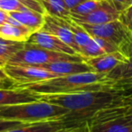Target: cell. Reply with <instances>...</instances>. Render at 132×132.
I'll use <instances>...</instances> for the list:
<instances>
[{
  "label": "cell",
  "instance_id": "cell-1",
  "mask_svg": "<svg viewBox=\"0 0 132 132\" xmlns=\"http://www.w3.org/2000/svg\"><path fill=\"white\" fill-rule=\"evenodd\" d=\"M121 97L117 90L103 89L67 94L42 95L39 96V99L62 107L80 119L88 120L96 112L114 104Z\"/></svg>",
  "mask_w": 132,
  "mask_h": 132
},
{
  "label": "cell",
  "instance_id": "cell-2",
  "mask_svg": "<svg viewBox=\"0 0 132 132\" xmlns=\"http://www.w3.org/2000/svg\"><path fill=\"white\" fill-rule=\"evenodd\" d=\"M21 87L29 90L36 95H55L73 92L110 89V81L106 74L96 72H83L72 75L57 76L53 79Z\"/></svg>",
  "mask_w": 132,
  "mask_h": 132
},
{
  "label": "cell",
  "instance_id": "cell-3",
  "mask_svg": "<svg viewBox=\"0 0 132 132\" xmlns=\"http://www.w3.org/2000/svg\"><path fill=\"white\" fill-rule=\"evenodd\" d=\"M70 114L72 113L66 109L42 100L0 107V119L24 123L56 119Z\"/></svg>",
  "mask_w": 132,
  "mask_h": 132
},
{
  "label": "cell",
  "instance_id": "cell-4",
  "mask_svg": "<svg viewBox=\"0 0 132 132\" xmlns=\"http://www.w3.org/2000/svg\"><path fill=\"white\" fill-rule=\"evenodd\" d=\"M60 61L82 62L84 59L81 55H71L67 53H55L26 42L24 47L12 57L8 63L15 65L38 66L50 62H60Z\"/></svg>",
  "mask_w": 132,
  "mask_h": 132
},
{
  "label": "cell",
  "instance_id": "cell-5",
  "mask_svg": "<svg viewBox=\"0 0 132 132\" xmlns=\"http://www.w3.org/2000/svg\"><path fill=\"white\" fill-rule=\"evenodd\" d=\"M92 37L104 39L116 45L119 50L127 44L132 38V32L119 20L101 24H80Z\"/></svg>",
  "mask_w": 132,
  "mask_h": 132
},
{
  "label": "cell",
  "instance_id": "cell-6",
  "mask_svg": "<svg viewBox=\"0 0 132 132\" xmlns=\"http://www.w3.org/2000/svg\"><path fill=\"white\" fill-rule=\"evenodd\" d=\"M86 123L87 120L80 119L74 114H70L56 119L24 123L18 128H12L4 132H60L83 126Z\"/></svg>",
  "mask_w": 132,
  "mask_h": 132
},
{
  "label": "cell",
  "instance_id": "cell-7",
  "mask_svg": "<svg viewBox=\"0 0 132 132\" xmlns=\"http://www.w3.org/2000/svg\"><path fill=\"white\" fill-rule=\"evenodd\" d=\"M6 75L15 83V86L34 84L57 77L55 74L37 66L6 64L3 67Z\"/></svg>",
  "mask_w": 132,
  "mask_h": 132
},
{
  "label": "cell",
  "instance_id": "cell-8",
  "mask_svg": "<svg viewBox=\"0 0 132 132\" xmlns=\"http://www.w3.org/2000/svg\"><path fill=\"white\" fill-rule=\"evenodd\" d=\"M68 21L69 20H65V19L60 18V17L52 16V15L45 14L44 22L41 30L53 35H55L66 44L71 46L78 54H80V48L78 47L74 41L73 34L71 31Z\"/></svg>",
  "mask_w": 132,
  "mask_h": 132
},
{
  "label": "cell",
  "instance_id": "cell-9",
  "mask_svg": "<svg viewBox=\"0 0 132 132\" xmlns=\"http://www.w3.org/2000/svg\"><path fill=\"white\" fill-rule=\"evenodd\" d=\"M119 12L109 2V0L101 1L100 6L94 11L84 15H71V19L79 24H101L119 20Z\"/></svg>",
  "mask_w": 132,
  "mask_h": 132
},
{
  "label": "cell",
  "instance_id": "cell-10",
  "mask_svg": "<svg viewBox=\"0 0 132 132\" xmlns=\"http://www.w3.org/2000/svg\"><path fill=\"white\" fill-rule=\"evenodd\" d=\"M26 42L37 45L39 47H42L44 49L55 52V53H67L71 55H80L71 46L66 44L58 37L46 33L43 30H39V31L33 33Z\"/></svg>",
  "mask_w": 132,
  "mask_h": 132
},
{
  "label": "cell",
  "instance_id": "cell-11",
  "mask_svg": "<svg viewBox=\"0 0 132 132\" xmlns=\"http://www.w3.org/2000/svg\"><path fill=\"white\" fill-rule=\"evenodd\" d=\"M37 67L55 74L56 76L72 75V74L83 73V72H94L84 61L82 62H71V61H60L50 63L38 65Z\"/></svg>",
  "mask_w": 132,
  "mask_h": 132
},
{
  "label": "cell",
  "instance_id": "cell-12",
  "mask_svg": "<svg viewBox=\"0 0 132 132\" xmlns=\"http://www.w3.org/2000/svg\"><path fill=\"white\" fill-rule=\"evenodd\" d=\"M39 96L21 87L0 88V107L39 101Z\"/></svg>",
  "mask_w": 132,
  "mask_h": 132
},
{
  "label": "cell",
  "instance_id": "cell-13",
  "mask_svg": "<svg viewBox=\"0 0 132 132\" xmlns=\"http://www.w3.org/2000/svg\"><path fill=\"white\" fill-rule=\"evenodd\" d=\"M126 60V57L120 52L118 51L115 53H106L101 56L94 57V58L86 59L84 60V62L93 69L94 72L107 74Z\"/></svg>",
  "mask_w": 132,
  "mask_h": 132
},
{
  "label": "cell",
  "instance_id": "cell-14",
  "mask_svg": "<svg viewBox=\"0 0 132 132\" xmlns=\"http://www.w3.org/2000/svg\"><path fill=\"white\" fill-rule=\"evenodd\" d=\"M119 51V48L113 44L104 39L92 37L89 44L82 47L80 51V55L84 60L101 56L106 53H111Z\"/></svg>",
  "mask_w": 132,
  "mask_h": 132
},
{
  "label": "cell",
  "instance_id": "cell-15",
  "mask_svg": "<svg viewBox=\"0 0 132 132\" xmlns=\"http://www.w3.org/2000/svg\"><path fill=\"white\" fill-rule=\"evenodd\" d=\"M10 16L20 23L22 26H26L33 33L42 29L44 22V15L45 14L39 13L34 10H26L20 12H11Z\"/></svg>",
  "mask_w": 132,
  "mask_h": 132
},
{
  "label": "cell",
  "instance_id": "cell-16",
  "mask_svg": "<svg viewBox=\"0 0 132 132\" xmlns=\"http://www.w3.org/2000/svg\"><path fill=\"white\" fill-rule=\"evenodd\" d=\"M0 9L7 13L34 10L45 14L38 0H0Z\"/></svg>",
  "mask_w": 132,
  "mask_h": 132
},
{
  "label": "cell",
  "instance_id": "cell-17",
  "mask_svg": "<svg viewBox=\"0 0 132 132\" xmlns=\"http://www.w3.org/2000/svg\"><path fill=\"white\" fill-rule=\"evenodd\" d=\"M32 34L33 32L31 30L22 26L19 22L15 24L5 23L0 26V37L7 40L26 42Z\"/></svg>",
  "mask_w": 132,
  "mask_h": 132
},
{
  "label": "cell",
  "instance_id": "cell-18",
  "mask_svg": "<svg viewBox=\"0 0 132 132\" xmlns=\"http://www.w3.org/2000/svg\"><path fill=\"white\" fill-rule=\"evenodd\" d=\"M44 12L52 16L70 20L71 12L67 8L63 0H38Z\"/></svg>",
  "mask_w": 132,
  "mask_h": 132
},
{
  "label": "cell",
  "instance_id": "cell-19",
  "mask_svg": "<svg viewBox=\"0 0 132 132\" xmlns=\"http://www.w3.org/2000/svg\"><path fill=\"white\" fill-rule=\"evenodd\" d=\"M26 42H16L0 37V67H4L12 57L24 47Z\"/></svg>",
  "mask_w": 132,
  "mask_h": 132
},
{
  "label": "cell",
  "instance_id": "cell-20",
  "mask_svg": "<svg viewBox=\"0 0 132 132\" xmlns=\"http://www.w3.org/2000/svg\"><path fill=\"white\" fill-rule=\"evenodd\" d=\"M106 76L110 81L132 77V56L127 58L125 62L119 64L111 72L107 73Z\"/></svg>",
  "mask_w": 132,
  "mask_h": 132
},
{
  "label": "cell",
  "instance_id": "cell-21",
  "mask_svg": "<svg viewBox=\"0 0 132 132\" xmlns=\"http://www.w3.org/2000/svg\"><path fill=\"white\" fill-rule=\"evenodd\" d=\"M68 22L71 28V31L73 34L74 41H75L76 44H77V46L80 48V51H81V48L90 44L92 37L89 35L88 32L79 23L75 22L72 19H70Z\"/></svg>",
  "mask_w": 132,
  "mask_h": 132
},
{
  "label": "cell",
  "instance_id": "cell-22",
  "mask_svg": "<svg viewBox=\"0 0 132 132\" xmlns=\"http://www.w3.org/2000/svg\"><path fill=\"white\" fill-rule=\"evenodd\" d=\"M90 128L92 132H132V126L122 121H110Z\"/></svg>",
  "mask_w": 132,
  "mask_h": 132
},
{
  "label": "cell",
  "instance_id": "cell-23",
  "mask_svg": "<svg viewBox=\"0 0 132 132\" xmlns=\"http://www.w3.org/2000/svg\"><path fill=\"white\" fill-rule=\"evenodd\" d=\"M110 87L119 92L121 96L132 98V77L110 81Z\"/></svg>",
  "mask_w": 132,
  "mask_h": 132
},
{
  "label": "cell",
  "instance_id": "cell-24",
  "mask_svg": "<svg viewBox=\"0 0 132 132\" xmlns=\"http://www.w3.org/2000/svg\"><path fill=\"white\" fill-rule=\"evenodd\" d=\"M101 1L98 0H87L85 2L78 5L71 10V15H84L97 9L101 5Z\"/></svg>",
  "mask_w": 132,
  "mask_h": 132
},
{
  "label": "cell",
  "instance_id": "cell-25",
  "mask_svg": "<svg viewBox=\"0 0 132 132\" xmlns=\"http://www.w3.org/2000/svg\"><path fill=\"white\" fill-rule=\"evenodd\" d=\"M119 20L132 32V5L128 6L119 13Z\"/></svg>",
  "mask_w": 132,
  "mask_h": 132
},
{
  "label": "cell",
  "instance_id": "cell-26",
  "mask_svg": "<svg viewBox=\"0 0 132 132\" xmlns=\"http://www.w3.org/2000/svg\"><path fill=\"white\" fill-rule=\"evenodd\" d=\"M23 124H24V122H21V121H14L0 119V132H4L6 130L12 129V128H18Z\"/></svg>",
  "mask_w": 132,
  "mask_h": 132
},
{
  "label": "cell",
  "instance_id": "cell-27",
  "mask_svg": "<svg viewBox=\"0 0 132 132\" xmlns=\"http://www.w3.org/2000/svg\"><path fill=\"white\" fill-rule=\"evenodd\" d=\"M119 52H120L126 58H129V57L132 56V38L128 44H125L123 47L120 48Z\"/></svg>",
  "mask_w": 132,
  "mask_h": 132
},
{
  "label": "cell",
  "instance_id": "cell-28",
  "mask_svg": "<svg viewBox=\"0 0 132 132\" xmlns=\"http://www.w3.org/2000/svg\"><path fill=\"white\" fill-rule=\"evenodd\" d=\"M109 2L120 13L126 8V0H109Z\"/></svg>",
  "mask_w": 132,
  "mask_h": 132
},
{
  "label": "cell",
  "instance_id": "cell-29",
  "mask_svg": "<svg viewBox=\"0 0 132 132\" xmlns=\"http://www.w3.org/2000/svg\"><path fill=\"white\" fill-rule=\"evenodd\" d=\"M0 82L2 83H8V84H12L15 86V83L13 82V81L9 79L7 75H6V72H5L3 67H0Z\"/></svg>",
  "mask_w": 132,
  "mask_h": 132
},
{
  "label": "cell",
  "instance_id": "cell-30",
  "mask_svg": "<svg viewBox=\"0 0 132 132\" xmlns=\"http://www.w3.org/2000/svg\"><path fill=\"white\" fill-rule=\"evenodd\" d=\"M87 0H63V2L65 3L66 6L69 10H72V8H74L75 6H77L78 5L81 4V3L85 2Z\"/></svg>",
  "mask_w": 132,
  "mask_h": 132
},
{
  "label": "cell",
  "instance_id": "cell-31",
  "mask_svg": "<svg viewBox=\"0 0 132 132\" xmlns=\"http://www.w3.org/2000/svg\"><path fill=\"white\" fill-rule=\"evenodd\" d=\"M8 17H9V14L6 11H3V10L0 9V26L5 23H6Z\"/></svg>",
  "mask_w": 132,
  "mask_h": 132
},
{
  "label": "cell",
  "instance_id": "cell-32",
  "mask_svg": "<svg viewBox=\"0 0 132 132\" xmlns=\"http://www.w3.org/2000/svg\"><path fill=\"white\" fill-rule=\"evenodd\" d=\"M87 126V123L83 126L78 127V128H71V129H67V130H63V131H60V132H84V129Z\"/></svg>",
  "mask_w": 132,
  "mask_h": 132
},
{
  "label": "cell",
  "instance_id": "cell-33",
  "mask_svg": "<svg viewBox=\"0 0 132 132\" xmlns=\"http://www.w3.org/2000/svg\"><path fill=\"white\" fill-rule=\"evenodd\" d=\"M12 87H15V86L12 84H8V83L0 82V88H12Z\"/></svg>",
  "mask_w": 132,
  "mask_h": 132
},
{
  "label": "cell",
  "instance_id": "cell-34",
  "mask_svg": "<svg viewBox=\"0 0 132 132\" xmlns=\"http://www.w3.org/2000/svg\"><path fill=\"white\" fill-rule=\"evenodd\" d=\"M130 5H132V0H126V7H128Z\"/></svg>",
  "mask_w": 132,
  "mask_h": 132
},
{
  "label": "cell",
  "instance_id": "cell-35",
  "mask_svg": "<svg viewBox=\"0 0 132 132\" xmlns=\"http://www.w3.org/2000/svg\"><path fill=\"white\" fill-rule=\"evenodd\" d=\"M124 122H126V123H128V124H129L130 126H132V118H131V119H128V120L124 121Z\"/></svg>",
  "mask_w": 132,
  "mask_h": 132
},
{
  "label": "cell",
  "instance_id": "cell-36",
  "mask_svg": "<svg viewBox=\"0 0 132 132\" xmlns=\"http://www.w3.org/2000/svg\"><path fill=\"white\" fill-rule=\"evenodd\" d=\"M98 1H103V0H98Z\"/></svg>",
  "mask_w": 132,
  "mask_h": 132
}]
</instances>
